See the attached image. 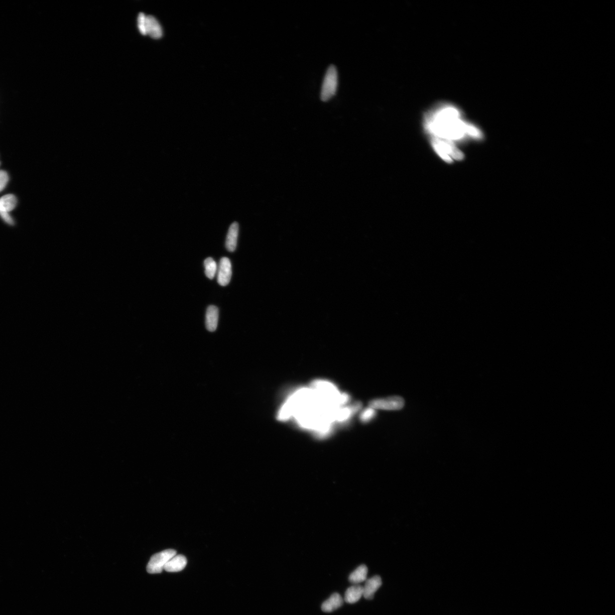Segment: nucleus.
Instances as JSON below:
<instances>
[{
  "label": "nucleus",
  "mask_w": 615,
  "mask_h": 615,
  "mask_svg": "<svg viewBox=\"0 0 615 615\" xmlns=\"http://www.w3.org/2000/svg\"><path fill=\"white\" fill-rule=\"evenodd\" d=\"M17 198L13 194H7L0 198V209L9 213L17 205Z\"/></svg>",
  "instance_id": "15"
},
{
  "label": "nucleus",
  "mask_w": 615,
  "mask_h": 615,
  "mask_svg": "<svg viewBox=\"0 0 615 615\" xmlns=\"http://www.w3.org/2000/svg\"><path fill=\"white\" fill-rule=\"evenodd\" d=\"M146 19H147V16L145 14H143V13H141V14H140L138 16V28H139L140 32H141L142 35L143 36L147 35Z\"/></svg>",
  "instance_id": "17"
},
{
  "label": "nucleus",
  "mask_w": 615,
  "mask_h": 615,
  "mask_svg": "<svg viewBox=\"0 0 615 615\" xmlns=\"http://www.w3.org/2000/svg\"><path fill=\"white\" fill-rule=\"evenodd\" d=\"M383 582L380 576L376 575L373 577L366 580L363 588V596L367 600H372L374 598L375 593L382 586Z\"/></svg>",
  "instance_id": "7"
},
{
  "label": "nucleus",
  "mask_w": 615,
  "mask_h": 615,
  "mask_svg": "<svg viewBox=\"0 0 615 615\" xmlns=\"http://www.w3.org/2000/svg\"><path fill=\"white\" fill-rule=\"evenodd\" d=\"M432 143L438 155L447 163L452 162V159L449 156H451L454 159L459 160L464 158L462 152L453 146L451 142L447 140L434 138L432 140Z\"/></svg>",
  "instance_id": "2"
},
{
  "label": "nucleus",
  "mask_w": 615,
  "mask_h": 615,
  "mask_svg": "<svg viewBox=\"0 0 615 615\" xmlns=\"http://www.w3.org/2000/svg\"><path fill=\"white\" fill-rule=\"evenodd\" d=\"M461 112L454 105L440 104L430 113L427 114V129L438 138L447 141L459 140L465 134L472 137L480 138L482 135L476 127L466 124L461 119Z\"/></svg>",
  "instance_id": "1"
},
{
  "label": "nucleus",
  "mask_w": 615,
  "mask_h": 615,
  "mask_svg": "<svg viewBox=\"0 0 615 615\" xmlns=\"http://www.w3.org/2000/svg\"><path fill=\"white\" fill-rule=\"evenodd\" d=\"M187 565V559L182 555H176L165 565L164 570L169 572H180Z\"/></svg>",
  "instance_id": "10"
},
{
  "label": "nucleus",
  "mask_w": 615,
  "mask_h": 615,
  "mask_svg": "<svg viewBox=\"0 0 615 615\" xmlns=\"http://www.w3.org/2000/svg\"><path fill=\"white\" fill-rule=\"evenodd\" d=\"M238 233V223H232L228 229L226 240V248L228 252H234L236 250Z\"/></svg>",
  "instance_id": "12"
},
{
  "label": "nucleus",
  "mask_w": 615,
  "mask_h": 615,
  "mask_svg": "<svg viewBox=\"0 0 615 615\" xmlns=\"http://www.w3.org/2000/svg\"><path fill=\"white\" fill-rule=\"evenodd\" d=\"M338 87V73L336 67L330 65L325 75L321 91V99L326 101L336 94Z\"/></svg>",
  "instance_id": "3"
},
{
  "label": "nucleus",
  "mask_w": 615,
  "mask_h": 615,
  "mask_svg": "<svg viewBox=\"0 0 615 615\" xmlns=\"http://www.w3.org/2000/svg\"><path fill=\"white\" fill-rule=\"evenodd\" d=\"M218 317V308L215 305H210L207 309L206 315V326L209 332H213L217 329Z\"/></svg>",
  "instance_id": "9"
},
{
  "label": "nucleus",
  "mask_w": 615,
  "mask_h": 615,
  "mask_svg": "<svg viewBox=\"0 0 615 615\" xmlns=\"http://www.w3.org/2000/svg\"><path fill=\"white\" fill-rule=\"evenodd\" d=\"M343 603V600L341 596L338 593H334L328 599L323 602L321 609L325 612H332L340 608Z\"/></svg>",
  "instance_id": "11"
},
{
  "label": "nucleus",
  "mask_w": 615,
  "mask_h": 615,
  "mask_svg": "<svg viewBox=\"0 0 615 615\" xmlns=\"http://www.w3.org/2000/svg\"><path fill=\"white\" fill-rule=\"evenodd\" d=\"M147 35H149L154 39L158 40L162 37L163 32L158 20L154 16H147L146 19Z\"/></svg>",
  "instance_id": "8"
},
{
  "label": "nucleus",
  "mask_w": 615,
  "mask_h": 615,
  "mask_svg": "<svg viewBox=\"0 0 615 615\" xmlns=\"http://www.w3.org/2000/svg\"><path fill=\"white\" fill-rule=\"evenodd\" d=\"M176 551L165 550L153 555L148 563L147 570L150 574H159L164 570L166 564L176 555Z\"/></svg>",
  "instance_id": "4"
},
{
  "label": "nucleus",
  "mask_w": 615,
  "mask_h": 615,
  "mask_svg": "<svg viewBox=\"0 0 615 615\" xmlns=\"http://www.w3.org/2000/svg\"><path fill=\"white\" fill-rule=\"evenodd\" d=\"M232 267L230 260L223 257L220 260L218 272L217 281L220 286L225 287L231 281Z\"/></svg>",
  "instance_id": "6"
},
{
  "label": "nucleus",
  "mask_w": 615,
  "mask_h": 615,
  "mask_svg": "<svg viewBox=\"0 0 615 615\" xmlns=\"http://www.w3.org/2000/svg\"><path fill=\"white\" fill-rule=\"evenodd\" d=\"M0 216H1V217L3 218L4 221L8 224H10V225H14L15 224L14 220L11 217V216L9 214V213H7V212L0 209Z\"/></svg>",
  "instance_id": "19"
},
{
  "label": "nucleus",
  "mask_w": 615,
  "mask_h": 615,
  "mask_svg": "<svg viewBox=\"0 0 615 615\" xmlns=\"http://www.w3.org/2000/svg\"><path fill=\"white\" fill-rule=\"evenodd\" d=\"M205 273L206 277L210 279H213L217 270V265L213 258H208L204 261Z\"/></svg>",
  "instance_id": "16"
},
{
  "label": "nucleus",
  "mask_w": 615,
  "mask_h": 615,
  "mask_svg": "<svg viewBox=\"0 0 615 615\" xmlns=\"http://www.w3.org/2000/svg\"><path fill=\"white\" fill-rule=\"evenodd\" d=\"M404 405V399L398 396L375 399L368 403V406L373 410H399Z\"/></svg>",
  "instance_id": "5"
},
{
  "label": "nucleus",
  "mask_w": 615,
  "mask_h": 615,
  "mask_svg": "<svg viewBox=\"0 0 615 615\" xmlns=\"http://www.w3.org/2000/svg\"><path fill=\"white\" fill-rule=\"evenodd\" d=\"M367 567L365 565L359 566L349 575V582L353 584H359L364 582L367 579Z\"/></svg>",
  "instance_id": "14"
},
{
  "label": "nucleus",
  "mask_w": 615,
  "mask_h": 615,
  "mask_svg": "<svg viewBox=\"0 0 615 615\" xmlns=\"http://www.w3.org/2000/svg\"><path fill=\"white\" fill-rule=\"evenodd\" d=\"M9 181V176L7 172L0 171V192L5 188Z\"/></svg>",
  "instance_id": "18"
},
{
  "label": "nucleus",
  "mask_w": 615,
  "mask_h": 615,
  "mask_svg": "<svg viewBox=\"0 0 615 615\" xmlns=\"http://www.w3.org/2000/svg\"><path fill=\"white\" fill-rule=\"evenodd\" d=\"M363 588L359 584H354L353 586L347 589L344 600L347 603L354 604L358 601L363 596Z\"/></svg>",
  "instance_id": "13"
}]
</instances>
